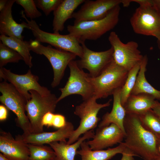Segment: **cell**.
Segmentation results:
<instances>
[{
  "label": "cell",
  "mask_w": 160,
  "mask_h": 160,
  "mask_svg": "<svg viewBox=\"0 0 160 160\" xmlns=\"http://www.w3.org/2000/svg\"><path fill=\"white\" fill-rule=\"evenodd\" d=\"M130 23L138 34L156 37L160 41V11L153 4L139 6L131 17Z\"/></svg>",
  "instance_id": "cell-8"
},
{
  "label": "cell",
  "mask_w": 160,
  "mask_h": 160,
  "mask_svg": "<svg viewBox=\"0 0 160 160\" xmlns=\"http://www.w3.org/2000/svg\"><path fill=\"white\" fill-rule=\"evenodd\" d=\"M68 66L70 75L65 86L59 89L61 94L57 98V102L72 95H80L83 101L94 95L89 74L85 72L79 67L76 60L71 61Z\"/></svg>",
  "instance_id": "cell-10"
},
{
  "label": "cell",
  "mask_w": 160,
  "mask_h": 160,
  "mask_svg": "<svg viewBox=\"0 0 160 160\" xmlns=\"http://www.w3.org/2000/svg\"><path fill=\"white\" fill-rule=\"evenodd\" d=\"M153 160H160V156L158 155Z\"/></svg>",
  "instance_id": "cell-40"
},
{
  "label": "cell",
  "mask_w": 160,
  "mask_h": 160,
  "mask_svg": "<svg viewBox=\"0 0 160 160\" xmlns=\"http://www.w3.org/2000/svg\"><path fill=\"white\" fill-rule=\"evenodd\" d=\"M0 92L1 102L15 114L18 126L23 133H30V122L25 113L27 100L12 84L5 81L0 83Z\"/></svg>",
  "instance_id": "cell-9"
},
{
  "label": "cell",
  "mask_w": 160,
  "mask_h": 160,
  "mask_svg": "<svg viewBox=\"0 0 160 160\" xmlns=\"http://www.w3.org/2000/svg\"><path fill=\"white\" fill-rule=\"evenodd\" d=\"M120 9L119 5L111 10L102 19L68 25L67 26V31L69 34L79 40L81 44L87 40H96L117 25Z\"/></svg>",
  "instance_id": "cell-2"
},
{
  "label": "cell",
  "mask_w": 160,
  "mask_h": 160,
  "mask_svg": "<svg viewBox=\"0 0 160 160\" xmlns=\"http://www.w3.org/2000/svg\"><path fill=\"white\" fill-rule=\"evenodd\" d=\"M154 5L160 11V0H153Z\"/></svg>",
  "instance_id": "cell-37"
},
{
  "label": "cell",
  "mask_w": 160,
  "mask_h": 160,
  "mask_svg": "<svg viewBox=\"0 0 160 160\" xmlns=\"http://www.w3.org/2000/svg\"><path fill=\"white\" fill-rule=\"evenodd\" d=\"M73 124L67 121L63 127L53 132H43L38 133H23L16 136L15 139L27 144L44 145L55 142L66 141L74 131Z\"/></svg>",
  "instance_id": "cell-15"
},
{
  "label": "cell",
  "mask_w": 160,
  "mask_h": 160,
  "mask_svg": "<svg viewBox=\"0 0 160 160\" xmlns=\"http://www.w3.org/2000/svg\"><path fill=\"white\" fill-rule=\"evenodd\" d=\"M83 54L80 59L76 60L79 67L87 69L92 77L99 75L113 60L112 47L104 51L96 52L89 49L85 43L81 44Z\"/></svg>",
  "instance_id": "cell-14"
},
{
  "label": "cell",
  "mask_w": 160,
  "mask_h": 160,
  "mask_svg": "<svg viewBox=\"0 0 160 160\" xmlns=\"http://www.w3.org/2000/svg\"><path fill=\"white\" fill-rule=\"evenodd\" d=\"M124 126L125 135L123 142L135 156L144 160H153L159 155L158 138L144 127L138 115L126 113Z\"/></svg>",
  "instance_id": "cell-1"
},
{
  "label": "cell",
  "mask_w": 160,
  "mask_h": 160,
  "mask_svg": "<svg viewBox=\"0 0 160 160\" xmlns=\"http://www.w3.org/2000/svg\"><path fill=\"white\" fill-rule=\"evenodd\" d=\"M0 77L12 84L27 101L31 98V94L28 92L30 90H35L44 96L51 93L47 87L39 84V77L33 74L30 69L25 74L19 75L13 73L3 67L0 68Z\"/></svg>",
  "instance_id": "cell-13"
},
{
  "label": "cell",
  "mask_w": 160,
  "mask_h": 160,
  "mask_svg": "<svg viewBox=\"0 0 160 160\" xmlns=\"http://www.w3.org/2000/svg\"><path fill=\"white\" fill-rule=\"evenodd\" d=\"M95 133L93 130H89L83 135L75 143L68 144L66 141L55 142L49 144L55 151L56 160H75L77 149L85 140L92 138Z\"/></svg>",
  "instance_id": "cell-20"
},
{
  "label": "cell",
  "mask_w": 160,
  "mask_h": 160,
  "mask_svg": "<svg viewBox=\"0 0 160 160\" xmlns=\"http://www.w3.org/2000/svg\"><path fill=\"white\" fill-rule=\"evenodd\" d=\"M121 89L117 90L113 94V103L112 110L110 112H107L103 115L102 120L98 125V127L114 124L118 126L125 135L124 122L126 112L121 103Z\"/></svg>",
  "instance_id": "cell-21"
},
{
  "label": "cell",
  "mask_w": 160,
  "mask_h": 160,
  "mask_svg": "<svg viewBox=\"0 0 160 160\" xmlns=\"http://www.w3.org/2000/svg\"><path fill=\"white\" fill-rule=\"evenodd\" d=\"M0 41L4 44L14 49L22 57L25 63L29 67L33 66L32 57L31 55L27 41L14 37L8 36L1 35Z\"/></svg>",
  "instance_id": "cell-25"
},
{
  "label": "cell",
  "mask_w": 160,
  "mask_h": 160,
  "mask_svg": "<svg viewBox=\"0 0 160 160\" xmlns=\"http://www.w3.org/2000/svg\"><path fill=\"white\" fill-rule=\"evenodd\" d=\"M80 147V149L77 151L76 154L80 156L81 160H108L118 154H122L126 148L122 142L113 148L94 150L85 141L81 143Z\"/></svg>",
  "instance_id": "cell-22"
},
{
  "label": "cell",
  "mask_w": 160,
  "mask_h": 160,
  "mask_svg": "<svg viewBox=\"0 0 160 160\" xmlns=\"http://www.w3.org/2000/svg\"><path fill=\"white\" fill-rule=\"evenodd\" d=\"M0 151L9 160H30L28 144L2 130L0 131Z\"/></svg>",
  "instance_id": "cell-17"
},
{
  "label": "cell",
  "mask_w": 160,
  "mask_h": 160,
  "mask_svg": "<svg viewBox=\"0 0 160 160\" xmlns=\"http://www.w3.org/2000/svg\"><path fill=\"white\" fill-rule=\"evenodd\" d=\"M157 43L159 49L160 50V41H157Z\"/></svg>",
  "instance_id": "cell-41"
},
{
  "label": "cell",
  "mask_w": 160,
  "mask_h": 160,
  "mask_svg": "<svg viewBox=\"0 0 160 160\" xmlns=\"http://www.w3.org/2000/svg\"><path fill=\"white\" fill-rule=\"evenodd\" d=\"M7 0H0V11H2L5 8Z\"/></svg>",
  "instance_id": "cell-36"
},
{
  "label": "cell",
  "mask_w": 160,
  "mask_h": 160,
  "mask_svg": "<svg viewBox=\"0 0 160 160\" xmlns=\"http://www.w3.org/2000/svg\"><path fill=\"white\" fill-rule=\"evenodd\" d=\"M16 0H8L4 9L0 13V33L1 35L14 37L23 40L22 33L24 28L28 29L27 23H17L12 15V7Z\"/></svg>",
  "instance_id": "cell-18"
},
{
  "label": "cell",
  "mask_w": 160,
  "mask_h": 160,
  "mask_svg": "<svg viewBox=\"0 0 160 160\" xmlns=\"http://www.w3.org/2000/svg\"><path fill=\"white\" fill-rule=\"evenodd\" d=\"M157 101L153 97L148 94H131L124 107L126 113L139 115L152 109Z\"/></svg>",
  "instance_id": "cell-23"
},
{
  "label": "cell",
  "mask_w": 160,
  "mask_h": 160,
  "mask_svg": "<svg viewBox=\"0 0 160 160\" xmlns=\"http://www.w3.org/2000/svg\"><path fill=\"white\" fill-rule=\"evenodd\" d=\"M0 160H9L5 157L2 153H0Z\"/></svg>",
  "instance_id": "cell-39"
},
{
  "label": "cell",
  "mask_w": 160,
  "mask_h": 160,
  "mask_svg": "<svg viewBox=\"0 0 160 160\" xmlns=\"http://www.w3.org/2000/svg\"><path fill=\"white\" fill-rule=\"evenodd\" d=\"M141 63L136 65L128 72L126 81L121 89L120 99L124 106L135 86Z\"/></svg>",
  "instance_id": "cell-28"
},
{
  "label": "cell",
  "mask_w": 160,
  "mask_h": 160,
  "mask_svg": "<svg viewBox=\"0 0 160 160\" xmlns=\"http://www.w3.org/2000/svg\"><path fill=\"white\" fill-rule=\"evenodd\" d=\"M27 43L30 51L43 55L48 60L53 71V79L51 86L52 88L57 86L63 77L67 66L75 59L76 56L70 52L54 48L50 45L44 46L35 40L27 41Z\"/></svg>",
  "instance_id": "cell-4"
},
{
  "label": "cell",
  "mask_w": 160,
  "mask_h": 160,
  "mask_svg": "<svg viewBox=\"0 0 160 160\" xmlns=\"http://www.w3.org/2000/svg\"><path fill=\"white\" fill-rule=\"evenodd\" d=\"M8 111L7 107L3 105H0V120L4 121L7 118Z\"/></svg>",
  "instance_id": "cell-34"
},
{
  "label": "cell",
  "mask_w": 160,
  "mask_h": 160,
  "mask_svg": "<svg viewBox=\"0 0 160 160\" xmlns=\"http://www.w3.org/2000/svg\"><path fill=\"white\" fill-rule=\"evenodd\" d=\"M157 149L159 154V155L160 156V138L158 140L157 144Z\"/></svg>",
  "instance_id": "cell-38"
},
{
  "label": "cell",
  "mask_w": 160,
  "mask_h": 160,
  "mask_svg": "<svg viewBox=\"0 0 160 160\" xmlns=\"http://www.w3.org/2000/svg\"><path fill=\"white\" fill-rule=\"evenodd\" d=\"M130 0H85L77 12H74L72 18L74 24L84 21L100 20L105 17L110 11L116 6L122 4L128 6Z\"/></svg>",
  "instance_id": "cell-12"
},
{
  "label": "cell",
  "mask_w": 160,
  "mask_h": 160,
  "mask_svg": "<svg viewBox=\"0 0 160 160\" xmlns=\"http://www.w3.org/2000/svg\"><path fill=\"white\" fill-rule=\"evenodd\" d=\"M121 154L122 156L120 160H134V156H135V155L127 147Z\"/></svg>",
  "instance_id": "cell-33"
},
{
  "label": "cell",
  "mask_w": 160,
  "mask_h": 160,
  "mask_svg": "<svg viewBox=\"0 0 160 160\" xmlns=\"http://www.w3.org/2000/svg\"><path fill=\"white\" fill-rule=\"evenodd\" d=\"M23 60L22 57L17 52L0 41V68L8 63H18Z\"/></svg>",
  "instance_id": "cell-29"
},
{
  "label": "cell",
  "mask_w": 160,
  "mask_h": 160,
  "mask_svg": "<svg viewBox=\"0 0 160 160\" xmlns=\"http://www.w3.org/2000/svg\"><path fill=\"white\" fill-rule=\"evenodd\" d=\"M16 3L24 8L25 16L31 20L39 17L42 13L36 8L35 2L33 0H16Z\"/></svg>",
  "instance_id": "cell-30"
},
{
  "label": "cell",
  "mask_w": 160,
  "mask_h": 160,
  "mask_svg": "<svg viewBox=\"0 0 160 160\" xmlns=\"http://www.w3.org/2000/svg\"><path fill=\"white\" fill-rule=\"evenodd\" d=\"M22 17L25 19L35 38L40 42L48 43L57 49L71 52L80 58L83 54V48L79 40L69 34L61 35L43 31L40 29L36 22L26 18L24 11L21 12Z\"/></svg>",
  "instance_id": "cell-7"
},
{
  "label": "cell",
  "mask_w": 160,
  "mask_h": 160,
  "mask_svg": "<svg viewBox=\"0 0 160 160\" xmlns=\"http://www.w3.org/2000/svg\"><path fill=\"white\" fill-rule=\"evenodd\" d=\"M138 116L144 127L160 139V117L152 109Z\"/></svg>",
  "instance_id": "cell-26"
},
{
  "label": "cell",
  "mask_w": 160,
  "mask_h": 160,
  "mask_svg": "<svg viewBox=\"0 0 160 160\" xmlns=\"http://www.w3.org/2000/svg\"><path fill=\"white\" fill-rule=\"evenodd\" d=\"M124 133L116 125L111 124L108 126L98 127L92 140L87 142L92 150H103L122 142Z\"/></svg>",
  "instance_id": "cell-16"
},
{
  "label": "cell",
  "mask_w": 160,
  "mask_h": 160,
  "mask_svg": "<svg viewBox=\"0 0 160 160\" xmlns=\"http://www.w3.org/2000/svg\"><path fill=\"white\" fill-rule=\"evenodd\" d=\"M108 40L113 49V60L118 65L129 71L141 63L144 56L139 50L137 42L130 41L124 43L114 31L110 33Z\"/></svg>",
  "instance_id": "cell-11"
},
{
  "label": "cell",
  "mask_w": 160,
  "mask_h": 160,
  "mask_svg": "<svg viewBox=\"0 0 160 160\" xmlns=\"http://www.w3.org/2000/svg\"><path fill=\"white\" fill-rule=\"evenodd\" d=\"M148 58L144 56L138 73L135 86L131 92L132 95L145 94L151 95L155 99L160 100V90L153 87L147 81L145 76Z\"/></svg>",
  "instance_id": "cell-24"
},
{
  "label": "cell",
  "mask_w": 160,
  "mask_h": 160,
  "mask_svg": "<svg viewBox=\"0 0 160 160\" xmlns=\"http://www.w3.org/2000/svg\"><path fill=\"white\" fill-rule=\"evenodd\" d=\"M97 99L93 95L76 106L74 113L79 118L80 120L79 126L68 139L67 142L68 144L75 143L81 135L97 127L100 120L97 117L99 111L101 109L109 106L112 100L110 99L105 103L100 104L97 102Z\"/></svg>",
  "instance_id": "cell-5"
},
{
  "label": "cell",
  "mask_w": 160,
  "mask_h": 160,
  "mask_svg": "<svg viewBox=\"0 0 160 160\" xmlns=\"http://www.w3.org/2000/svg\"><path fill=\"white\" fill-rule=\"evenodd\" d=\"M128 71L117 64L113 60L98 76L90 80L97 99L105 98L113 95L123 86Z\"/></svg>",
  "instance_id": "cell-3"
},
{
  "label": "cell",
  "mask_w": 160,
  "mask_h": 160,
  "mask_svg": "<svg viewBox=\"0 0 160 160\" xmlns=\"http://www.w3.org/2000/svg\"><path fill=\"white\" fill-rule=\"evenodd\" d=\"M29 92L31 98L27 102L25 110L30 122V133L42 132L43 117L48 112H54L58 103L57 98L53 94L44 96L34 90Z\"/></svg>",
  "instance_id": "cell-6"
},
{
  "label": "cell",
  "mask_w": 160,
  "mask_h": 160,
  "mask_svg": "<svg viewBox=\"0 0 160 160\" xmlns=\"http://www.w3.org/2000/svg\"><path fill=\"white\" fill-rule=\"evenodd\" d=\"M62 0H35L36 7L41 9L46 16H48L57 8Z\"/></svg>",
  "instance_id": "cell-31"
},
{
  "label": "cell",
  "mask_w": 160,
  "mask_h": 160,
  "mask_svg": "<svg viewBox=\"0 0 160 160\" xmlns=\"http://www.w3.org/2000/svg\"><path fill=\"white\" fill-rule=\"evenodd\" d=\"M85 0H62L57 8L53 11L52 22L54 33H59L64 28V24L68 19L72 18L74 10Z\"/></svg>",
  "instance_id": "cell-19"
},
{
  "label": "cell",
  "mask_w": 160,
  "mask_h": 160,
  "mask_svg": "<svg viewBox=\"0 0 160 160\" xmlns=\"http://www.w3.org/2000/svg\"><path fill=\"white\" fill-rule=\"evenodd\" d=\"M27 144L30 160H56L55 153L51 147L44 145Z\"/></svg>",
  "instance_id": "cell-27"
},
{
  "label": "cell",
  "mask_w": 160,
  "mask_h": 160,
  "mask_svg": "<svg viewBox=\"0 0 160 160\" xmlns=\"http://www.w3.org/2000/svg\"><path fill=\"white\" fill-rule=\"evenodd\" d=\"M66 122L65 118L63 115L53 113L50 120L49 127L59 129L64 127Z\"/></svg>",
  "instance_id": "cell-32"
},
{
  "label": "cell",
  "mask_w": 160,
  "mask_h": 160,
  "mask_svg": "<svg viewBox=\"0 0 160 160\" xmlns=\"http://www.w3.org/2000/svg\"><path fill=\"white\" fill-rule=\"evenodd\" d=\"M160 117V103L157 101L156 104L152 109Z\"/></svg>",
  "instance_id": "cell-35"
}]
</instances>
